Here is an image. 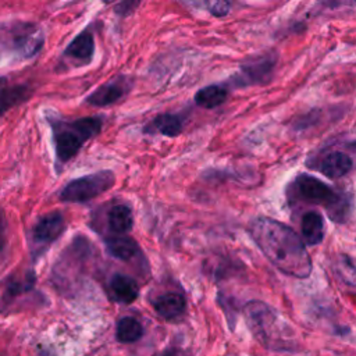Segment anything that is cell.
<instances>
[{"label":"cell","instance_id":"obj_1","mask_svg":"<svg viewBox=\"0 0 356 356\" xmlns=\"http://www.w3.org/2000/svg\"><path fill=\"white\" fill-rule=\"evenodd\" d=\"M250 234L264 256L280 271L296 278L310 275V256L292 228L270 217H257L250 224Z\"/></svg>","mask_w":356,"mask_h":356},{"label":"cell","instance_id":"obj_2","mask_svg":"<svg viewBox=\"0 0 356 356\" xmlns=\"http://www.w3.org/2000/svg\"><path fill=\"white\" fill-rule=\"evenodd\" d=\"M103 125L100 117H83L75 121H53V142L57 160L67 163L76 156L85 142L96 136Z\"/></svg>","mask_w":356,"mask_h":356},{"label":"cell","instance_id":"obj_3","mask_svg":"<svg viewBox=\"0 0 356 356\" xmlns=\"http://www.w3.org/2000/svg\"><path fill=\"white\" fill-rule=\"evenodd\" d=\"M246 323L253 337L268 349H288L289 345L280 330L275 313L260 300H250L243 309Z\"/></svg>","mask_w":356,"mask_h":356},{"label":"cell","instance_id":"obj_4","mask_svg":"<svg viewBox=\"0 0 356 356\" xmlns=\"http://www.w3.org/2000/svg\"><path fill=\"white\" fill-rule=\"evenodd\" d=\"M115 182L110 170L97 171L70 181L60 192V200L65 203H86L107 192Z\"/></svg>","mask_w":356,"mask_h":356},{"label":"cell","instance_id":"obj_5","mask_svg":"<svg viewBox=\"0 0 356 356\" xmlns=\"http://www.w3.org/2000/svg\"><path fill=\"white\" fill-rule=\"evenodd\" d=\"M11 43L21 57H33L42 49L43 33L33 24L18 25L11 35Z\"/></svg>","mask_w":356,"mask_h":356},{"label":"cell","instance_id":"obj_6","mask_svg":"<svg viewBox=\"0 0 356 356\" xmlns=\"http://www.w3.org/2000/svg\"><path fill=\"white\" fill-rule=\"evenodd\" d=\"M295 184L299 195L312 203H321L327 207L337 196V193L332 192L327 184L309 174L298 175Z\"/></svg>","mask_w":356,"mask_h":356},{"label":"cell","instance_id":"obj_7","mask_svg":"<svg viewBox=\"0 0 356 356\" xmlns=\"http://www.w3.org/2000/svg\"><path fill=\"white\" fill-rule=\"evenodd\" d=\"M275 65V56L264 54L249 60L241 68V75L236 78L238 85L261 83L268 79Z\"/></svg>","mask_w":356,"mask_h":356},{"label":"cell","instance_id":"obj_8","mask_svg":"<svg viewBox=\"0 0 356 356\" xmlns=\"http://www.w3.org/2000/svg\"><path fill=\"white\" fill-rule=\"evenodd\" d=\"M64 229H65V220L63 214L58 211H53L42 216L38 220L32 231V236L36 243L49 245L56 239H58L64 232Z\"/></svg>","mask_w":356,"mask_h":356},{"label":"cell","instance_id":"obj_9","mask_svg":"<svg viewBox=\"0 0 356 356\" xmlns=\"http://www.w3.org/2000/svg\"><path fill=\"white\" fill-rule=\"evenodd\" d=\"M128 92V81L125 78H117L99 86L93 93L86 97V103L95 107H106L124 99Z\"/></svg>","mask_w":356,"mask_h":356},{"label":"cell","instance_id":"obj_10","mask_svg":"<svg viewBox=\"0 0 356 356\" xmlns=\"http://www.w3.org/2000/svg\"><path fill=\"white\" fill-rule=\"evenodd\" d=\"M353 167V160L345 152L332 150L325 153L318 161V171L328 178H341L346 175Z\"/></svg>","mask_w":356,"mask_h":356},{"label":"cell","instance_id":"obj_11","mask_svg":"<svg viewBox=\"0 0 356 356\" xmlns=\"http://www.w3.org/2000/svg\"><path fill=\"white\" fill-rule=\"evenodd\" d=\"M93 53H95V40H93V35L89 32H81L78 36H75L70 42V44L64 50L65 57H70L83 64L92 60Z\"/></svg>","mask_w":356,"mask_h":356},{"label":"cell","instance_id":"obj_12","mask_svg":"<svg viewBox=\"0 0 356 356\" xmlns=\"http://www.w3.org/2000/svg\"><path fill=\"white\" fill-rule=\"evenodd\" d=\"M110 292L120 303H132L139 295L136 281L125 274H115L110 281Z\"/></svg>","mask_w":356,"mask_h":356},{"label":"cell","instance_id":"obj_13","mask_svg":"<svg viewBox=\"0 0 356 356\" xmlns=\"http://www.w3.org/2000/svg\"><path fill=\"white\" fill-rule=\"evenodd\" d=\"M153 306L159 316H161L165 320H172L179 317L185 312L186 302L181 293L168 292L159 296Z\"/></svg>","mask_w":356,"mask_h":356},{"label":"cell","instance_id":"obj_14","mask_svg":"<svg viewBox=\"0 0 356 356\" xmlns=\"http://www.w3.org/2000/svg\"><path fill=\"white\" fill-rule=\"evenodd\" d=\"M106 248L111 256H114L118 260L128 261L139 253V246L138 243L125 235H117V236H110L106 239Z\"/></svg>","mask_w":356,"mask_h":356},{"label":"cell","instance_id":"obj_15","mask_svg":"<svg viewBox=\"0 0 356 356\" xmlns=\"http://www.w3.org/2000/svg\"><path fill=\"white\" fill-rule=\"evenodd\" d=\"M107 224L111 232L124 235L132 229L134 216L127 204H115L107 213Z\"/></svg>","mask_w":356,"mask_h":356},{"label":"cell","instance_id":"obj_16","mask_svg":"<svg viewBox=\"0 0 356 356\" xmlns=\"http://www.w3.org/2000/svg\"><path fill=\"white\" fill-rule=\"evenodd\" d=\"M184 129V122L182 118L177 114H170V113H163L156 115L147 128H145V131H150V132H159L164 136H178Z\"/></svg>","mask_w":356,"mask_h":356},{"label":"cell","instance_id":"obj_17","mask_svg":"<svg viewBox=\"0 0 356 356\" xmlns=\"http://www.w3.org/2000/svg\"><path fill=\"white\" fill-rule=\"evenodd\" d=\"M302 235L309 245H318L324 238V220L317 211H307L302 217Z\"/></svg>","mask_w":356,"mask_h":356},{"label":"cell","instance_id":"obj_18","mask_svg":"<svg viewBox=\"0 0 356 356\" xmlns=\"http://www.w3.org/2000/svg\"><path fill=\"white\" fill-rule=\"evenodd\" d=\"M32 95V89L28 85L6 86L0 89V115L13 108L14 106L28 100Z\"/></svg>","mask_w":356,"mask_h":356},{"label":"cell","instance_id":"obj_19","mask_svg":"<svg viewBox=\"0 0 356 356\" xmlns=\"http://www.w3.org/2000/svg\"><path fill=\"white\" fill-rule=\"evenodd\" d=\"M228 90L222 85H209L199 89L195 95V103L203 108H214L225 102Z\"/></svg>","mask_w":356,"mask_h":356},{"label":"cell","instance_id":"obj_20","mask_svg":"<svg viewBox=\"0 0 356 356\" xmlns=\"http://www.w3.org/2000/svg\"><path fill=\"white\" fill-rule=\"evenodd\" d=\"M143 335L142 324L134 317H122L117 323L115 337L122 343H131L140 339Z\"/></svg>","mask_w":356,"mask_h":356},{"label":"cell","instance_id":"obj_21","mask_svg":"<svg viewBox=\"0 0 356 356\" xmlns=\"http://www.w3.org/2000/svg\"><path fill=\"white\" fill-rule=\"evenodd\" d=\"M332 268L342 282L356 288V266L349 260L348 256H341Z\"/></svg>","mask_w":356,"mask_h":356},{"label":"cell","instance_id":"obj_22","mask_svg":"<svg viewBox=\"0 0 356 356\" xmlns=\"http://www.w3.org/2000/svg\"><path fill=\"white\" fill-rule=\"evenodd\" d=\"M348 203H349V200L345 196H341L337 193L335 199L327 206L330 217L335 221H343L345 214L349 211Z\"/></svg>","mask_w":356,"mask_h":356},{"label":"cell","instance_id":"obj_23","mask_svg":"<svg viewBox=\"0 0 356 356\" xmlns=\"http://www.w3.org/2000/svg\"><path fill=\"white\" fill-rule=\"evenodd\" d=\"M209 11L214 17H225L229 13L231 4L228 1H213L207 4Z\"/></svg>","mask_w":356,"mask_h":356},{"label":"cell","instance_id":"obj_24","mask_svg":"<svg viewBox=\"0 0 356 356\" xmlns=\"http://www.w3.org/2000/svg\"><path fill=\"white\" fill-rule=\"evenodd\" d=\"M7 220L4 216V211L0 209V252L6 248L7 243Z\"/></svg>","mask_w":356,"mask_h":356}]
</instances>
